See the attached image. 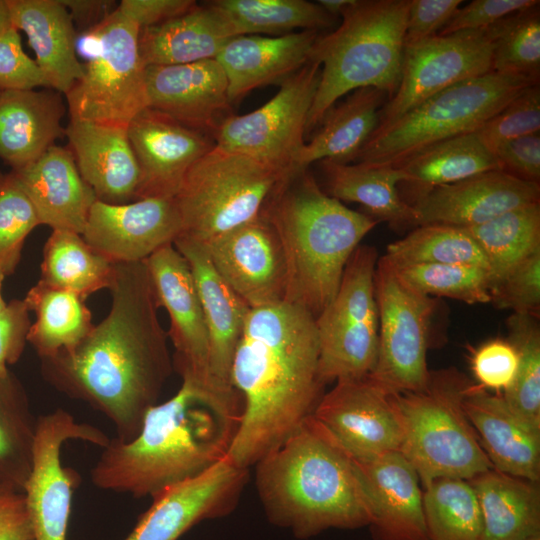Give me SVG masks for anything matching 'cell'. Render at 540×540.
Listing matches in <instances>:
<instances>
[{
	"instance_id": "6da1fadb",
	"label": "cell",
	"mask_w": 540,
	"mask_h": 540,
	"mask_svg": "<svg viewBox=\"0 0 540 540\" xmlns=\"http://www.w3.org/2000/svg\"><path fill=\"white\" fill-rule=\"evenodd\" d=\"M108 315L72 349L41 359L44 379L87 403L128 441L158 404L173 369L167 332L145 261L114 264Z\"/></svg>"
},
{
	"instance_id": "7a4b0ae2",
	"label": "cell",
	"mask_w": 540,
	"mask_h": 540,
	"mask_svg": "<svg viewBox=\"0 0 540 540\" xmlns=\"http://www.w3.org/2000/svg\"><path fill=\"white\" fill-rule=\"evenodd\" d=\"M318 362L312 314L286 302L250 310L231 369L242 400L234 464L254 466L312 415L324 387Z\"/></svg>"
},
{
	"instance_id": "3957f363",
	"label": "cell",
	"mask_w": 540,
	"mask_h": 540,
	"mask_svg": "<svg viewBox=\"0 0 540 540\" xmlns=\"http://www.w3.org/2000/svg\"><path fill=\"white\" fill-rule=\"evenodd\" d=\"M241 414L240 398L182 383L174 396L147 411L133 439L110 438L90 480L100 490L153 498L227 456Z\"/></svg>"
},
{
	"instance_id": "277c9868",
	"label": "cell",
	"mask_w": 540,
	"mask_h": 540,
	"mask_svg": "<svg viewBox=\"0 0 540 540\" xmlns=\"http://www.w3.org/2000/svg\"><path fill=\"white\" fill-rule=\"evenodd\" d=\"M269 521L305 539L368 526L366 493L354 460L310 415L255 465Z\"/></svg>"
},
{
	"instance_id": "5b68a950",
	"label": "cell",
	"mask_w": 540,
	"mask_h": 540,
	"mask_svg": "<svg viewBox=\"0 0 540 540\" xmlns=\"http://www.w3.org/2000/svg\"><path fill=\"white\" fill-rule=\"evenodd\" d=\"M263 214L284 253V302L316 318L336 295L348 260L378 221L328 195L308 169L290 174Z\"/></svg>"
},
{
	"instance_id": "8992f818",
	"label": "cell",
	"mask_w": 540,
	"mask_h": 540,
	"mask_svg": "<svg viewBox=\"0 0 540 540\" xmlns=\"http://www.w3.org/2000/svg\"><path fill=\"white\" fill-rule=\"evenodd\" d=\"M409 0H354L334 31L317 37L310 60L320 81L305 134L344 95L373 87L390 99L398 89L405 49Z\"/></svg>"
},
{
	"instance_id": "52a82bcc",
	"label": "cell",
	"mask_w": 540,
	"mask_h": 540,
	"mask_svg": "<svg viewBox=\"0 0 540 540\" xmlns=\"http://www.w3.org/2000/svg\"><path fill=\"white\" fill-rule=\"evenodd\" d=\"M470 383L452 367L430 371L423 390L395 394L403 426L399 452L422 488L439 478L468 481L493 468L463 408Z\"/></svg>"
},
{
	"instance_id": "ba28073f",
	"label": "cell",
	"mask_w": 540,
	"mask_h": 540,
	"mask_svg": "<svg viewBox=\"0 0 540 540\" xmlns=\"http://www.w3.org/2000/svg\"><path fill=\"white\" fill-rule=\"evenodd\" d=\"M537 83L538 79L524 75L494 71L456 83L373 132L354 161L395 166L437 142L475 132Z\"/></svg>"
},
{
	"instance_id": "9c48e42d",
	"label": "cell",
	"mask_w": 540,
	"mask_h": 540,
	"mask_svg": "<svg viewBox=\"0 0 540 540\" xmlns=\"http://www.w3.org/2000/svg\"><path fill=\"white\" fill-rule=\"evenodd\" d=\"M289 175L215 145L190 168L174 197L179 236L206 243L255 219Z\"/></svg>"
},
{
	"instance_id": "30bf717a",
	"label": "cell",
	"mask_w": 540,
	"mask_h": 540,
	"mask_svg": "<svg viewBox=\"0 0 540 540\" xmlns=\"http://www.w3.org/2000/svg\"><path fill=\"white\" fill-rule=\"evenodd\" d=\"M139 33L118 8L85 32L87 61L65 94L70 118L127 128L148 108Z\"/></svg>"
},
{
	"instance_id": "8fae6325",
	"label": "cell",
	"mask_w": 540,
	"mask_h": 540,
	"mask_svg": "<svg viewBox=\"0 0 540 540\" xmlns=\"http://www.w3.org/2000/svg\"><path fill=\"white\" fill-rule=\"evenodd\" d=\"M374 246L359 245L348 260L332 301L315 318L318 373L323 385L371 374L378 354Z\"/></svg>"
},
{
	"instance_id": "7c38bea8",
	"label": "cell",
	"mask_w": 540,
	"mask_h": 540,
	"mask_svg": "<svg viewBox=\"0 0 540 540\" xmlns=\"http://www.w3.org/2000/svg\"><path fill=\"white\" fill-rule=\"evenodd\" d=\"M374 291L379 343L369 375L391 393L423 390L430 377L427 351L435 302L407 287L384 256L377 261Z\"/></svg>"
},
{
	"instance_id": "4fadbf2b",
	"label": "cell",
	"mask_w": 540,
	"mask_h": 540,
	"mask_svg": "<svg viewBox=\"0 0 540 540\" xmlns=\"http://www.w3.org/2000/svg\"><path fill=\"white\" fill-rule=\"evenodd\" d=\"M320 73V65L308 61L281 82L279 91L264 105L244 115L227 117L213 134L215 145L291 174L305 144Z\"/></svg>"
},
{
	"instance_id": "5bb4252c",
	"label": "cell",
	"mask_w": 540,
	"mask_h": 540,
	"mask_svg": "<svg viewBox=\"0 0 540 540\" xmlns=\"http://www.w3.org/2000/svg\"><path fill=\"white\" fill-rule=\"evenodd\" d=\"M69 440L103 448L110 438L62 408L38 416L31 470L23 489L34 540H67L72 495L80 481L75 470L62 465V445Z\"/></svg>"
},
{
	"instance_id": "9a60e30c",
	"label": "cell",
	"mask_w": 540,
	"mask_h": 540,
	"mask_svg": "<svg viewBox=\"0 0 540 540\" xmlns=\"http://www.w3.org/2000/svg\"><path fill=\"white\" fill-rule=\"evenodd\" d=\"M492 55L490 27L435 35L405 47L398 89L383 105L375 131L386 128L438 92L491 72Z\"/></svg>"
},
{
	"instance_id": "2e32d148",
	"label": "cell",
	"mask_w": 540,
	"mask_h": 540,
	"mask_svg": "<svg viewBox=\"0 0 540 540\" xmlns=\"http://www.w3.org/2000/svg\"><path fill=\"white\" fill-rule=\"evenodd\" d=\"M312 417L355 460L399 451L402 419L395 393L370 375L343 379L323 394Z\"/></svg>"
},
{
	"instance_id": "e0dca14e",
	"label": "cell",
	"mask_w": 540,
	"mask_h": 540,
	"mask_svg": "<svg viewBox=\"0 0 540 540\" xmlns=\"http://www.w3.org/2000/svg\"><path fill=\"white\" fill-rule=\"evenodd\" d=\"M160 307L168 313V338L174 347L173 369L182 383L226 396L213 386L209 370V338L198 289L187 260L167 244L145 260ZM239 397V396H238Z\"/></svg>"
},
{
	"instance_id": "ac0fdd59",
	"label": "cell",
	"mask_w": 540,
	"mask_h": 540,
	"mask_svg": "<svg viewBox=\"0 0 540 540\" xmlns=\"http://www.w3.org/2000/svg\"><path fill=\"white\" fill-rule=\"evenodd\" d=\"M202 244L218 275L251 309L284 302V253L263 212Z\"/></svg>"
},
{
	"instance_id": "d6986e66",
	"label": "cell",
	"mask_w": 540,
	"mask_h": 540,
	"mask_svg": "<svg viewBox=\"0 0 540 540\" xmlns=\"http://www.w3.org/2000/svg\"><path fill=\"white\" fill-rule=\"evenodd\" d=\"M247 475L248 469L225 456L204 473L154 496L124 540H178L199 522L230 513Z\"/></svg>"
},
{
	"instance_id": "ffe728a7",
	"label": "cell",
	"mask_w": 540,
	"mask_h": 540,
	"mask_svg": "<svg viewBox=\"0 0 540 540\" xmlns=\"http://www.w3.org/2000/svg\"><path fill=\"white\" fill-rule=\"evenodd\" d=\"M181 233L174 198H145L126 204L96 200L82 232L84 241L113 264L148 259Z\"/></svg>"
},
{
	"instance_id": "44dd1931",
	"label": "cell",
	"mask_w": 540,
	"mask_h": 540,
	"mask_svg": "<svg viewBox=\"0 0 540 540\" xmlns=\"http://www.w3.org/2000/svg\"><path fill=\"white\" fill-rule=\"evenodd\" d=\"M127 132L140 171L136 200L174 198L190 168L215 146L211 135L151 108Z\"/></svg>"
},
{
	"instance_id": "7402d4cb",
	"label": "cell",
	"mask_w": 540,
	"mask_h": 540,
	"mask_svg": "<svg viewBox=\"0 0 540 540\" xmlns=\"http://www.w3.org/2000/svg\"><path fill=\"white\" fill-rule=\"evenodd\" d=\"M535 203H540V183L491 170L434 188L410 205L415 227L428 224L471 227Z\"/></svg>"
},
{
	"instance_id": "603a6c76",
	"label": "cell",
	"mask_w": 540,
	"mask_h": 540,
	"mask_svg": "<svg viewBox=\"0 0 540 540\" xmlns=\"http://www.w3.org/2000/svg\"><path fill=\"white\" fill-rule=\"evenodd\" d=\"M148 108L213 137L230 115L228 83L216 59L145 67Z\"/></svg>"
},
{
	"instance_id": "cb8c5ba5",
	"label": "cell",
	"mask_w": 540,
	"mask_h": 540,
	"mask_svg": "<svg viewBox=\"0 0 540 540\" xmlns=\"http://www.w3.org/2000/svg\"><path fill=\"white\" fill-rule=\"evenodd\" d=\"M353 460L366 493L373 539L429 540L420 479L402 453Z\"/></svg>"
},
{
	"instance_id": "d4e9b609",
	"label": "cell",
	"mask_w": 540,
	"mask_h": 540,
	"mask_svg": "<svg viewBox=\"0 0 540 540\" xmlns=\"http://www.w3.org/2000/svg\"><path fill=\"white\" fill-rule=\"evenodd\" d=\"M173 245L187 260L200 296L209 338L212 384L223 395L238 396L231 382V369L251 308L218 275L204 244L178 236Z\"/></svg>"
},
{
	"instance_id": "484cf974",
	"label": "cell",
	"mask_w": 540,
	"mask_h": 540,
	"mask_svg": "<svg viewBox=\"0 0 540 540\" xmlns=\"http://www.w3.org/2000/svg\"><path fill=\"white\" fill-rule=\"evenodd\" d=\"M463 408L492 467L502 473L539 482L540 431L529 426L507 405L472 382Z\"/></svg>"
},
{
	"instance_id": "4316f807",
	"label": "cell",
	"mask_w": 540,
	"mask_h": 540,
	"mask_svg": "<svg viewBox=\"0 0 540 540\" xmlns=\"http://www.w3.org/2000/svg\"><path fill=\"white\" fill-rule=\"evenodd\" d=\"M65 135L98 200L115 205L136 200L140 171L127 128L70 118Z\"/></svg>"
},
{
	"instance_id": "83f0119b",
	"label": "cell",
	"mask_w": 540,
	"mask_h": 540,
	"mask_svg": "<svg viewBox=\"0 0 540 540\" xmlns=\"http://www.w3.org/2000/svg\"><path fill=\"white\" fill-rule=\"evenodd\" d=\"M11 172L30 199L40 224L82 234L97 197L80 175L69 148L54 144L34 162Z\"/></svg>"
},
{
	"instance_id": "f1b7e54d",
	"label": "cell",
	"mask_w": 540,
	"mask_h": 540,
	"mask_svg": "<svg viewBox=\"0 0 540 540\" xmlns=\"http://www.w3.org/2000/svg\"><path fill=\"white\" fill-rule=\"evenodd\" d=\"M319 31L302 30L279 36L243 35L230 39L216 60L227 78L230 102L251 90L281 83L309 60Z\"/></svg>"
},
{
	"instance_id": "f546056e",
	"label": "cell",
	"mask_w": 540,
	"mask_h": 540,
	"mask_svg": "<svg viewBox=\"0 0 540 540\" xmlns=\"http://www.w3.org/2000/svg\"><path fill=\"white\" fill-rule=\"evenodd\" d=\"M65 111L55 90L1 91L0 158L12 170L34 162L65 134Z\"/></svg>"
},
{
	"instance_id": "4dcf8cb0",
	"label": "cell",
	"mask_w": 540,
	"mask_h": 540,
	"mask_svg": "<svg viewBox=\"0 0 540 540\" xmlns=\"http://www.w3.org/2000/svg\"><path fill=\"white\" fill-rule=\"evenodd\" d=\"M8 4L13 26L26 34L49 88L66 94L83 72L70 13L60 0H8Z\"/></svg>"
},
{
	"instance_id": "1f68e13d",
	"label": "cell",
	"mask_w": 540,
	"mask_h": 540,
	"mask_svg": "<svg viewBox=\"0 0 540 540\" xmlns=\"http://www.w3.org/2000/svg\"><path fill=\"white\" fill-rule=\"evenodd\" d=\"M386 97L387 94L377 88L365 87L335 103L323 116L312 139L302 146L292 173L306 170L316 161H354L377 128Z\"/></svg>"
},
{
	"instance_id": "d6a6232c",
	"label": "cell",
	"mask_w": 540,
	"mask_h": 540,
	"mask_svg": "<svg viewBox=\"0 0 540 540\" xmlns=\"http://www.w3.org/2000/svg\"><path fill=\"white\" fill-rule=\"evenodd\" d=\"M325 192L331 197L362 205L368 216L387 222L393 229L415 228L413 208L402 197L399 185L405 176L396 167L322 160Z\"/></svg>"
},
{
	"instance_id": "836d02e7",
	"label": "cell",
	"mask_w": 540,
	"mask_h": 540,
	"mask_svg": "<svg viewBox=\"0 0 540 540\" xmlns=\"http://www.w3.org/2000/svg\"><path fill=\"white\" fill-rule=\"evenodd\" d=\"M481 511L480 540H529L540 537L538 482L491 468L468 480Z\"/></svg>"
},
{
	"instance_id": "e575fe53",
	"label": "cell",
	"mask_w": 540,
	"mask_h": 540,
	"mask_svg": "<svg viewBox=\"0 0 540 540\" xmlns=\"http://www.w3.org/2000/svg\"><path fill=\"white\" fill-rule=\"evenodd\" d=\"M234 38L224 20L208 5L159 25L140 29L139 52L145 67L216 59Z\"/></svg>"
},
{
	"instance_id": "d590c367",
	"label": "cell",
	"mask_w": 540,
	"mask_h": 540,
	"mask_svg": "<svg viewBox=\"0 0 540 540\" xmlns=\"http://www.w3.org/2000/svg\"><path fill=\"white\" fill-rule=\"evenodd\" d=\"M393 167L405 176L401 184L409 187L408 204L434 188L483 172L501 170L496 157L476 132L437 142Z\"/></svg>"
},
{
	"instance_id": "8d00e7d4",
	"label": "cell",
	"mask_w": 540,
	"mask_h": 540,
	"mask_svg": "<svg viewBox=\"0 0 540 540\" xmlns=\"http://www.w3.org/2000/svg\"><path fill=\"white\" fill-rule=\"evenodd\" d=\"M36 320L27 336L40 359L75 347L94 327L85 299L40 280L23 299Z\"/></svg>"
},
{
	"instance_id": "74e56055",
	"label": "cell",
	"mask_w": 540,
	"mask_h": 540,
	"mask_svg": "<svg viewBox=\"0 0 540 540\" xmlns=\"http://www.w3.org/2000/svg\"><path fill=\"white\" fill-rule=\"evenodd\" d=\"M206 4L224 20L233 37L279 36L297 28L319 31L331 27L336 19L318 3L306 0H214Z\"/></svg>"
},
{
	"instance_id": "f35d334b",
	"label": "cell",
	"mask_w": 540,
	"mask_h": 540,
	"mask_svg": "<svg viewBox=\"0 0 540 540\" xmlns=\"http://www.w3.org/2000/svg\"><path fill=\"white\" fill-rule=\"evenodd\" d=\"M114 264L92 249L81 234L52 230L43 249L40 281L86 298L109 288Z\"/></svg>"
},
{
	"instance_id": "ab89813d",
	"label": "cell",
	"mask_w": 540,
	"mask_h": 540,
	"mask_svg": "<svg viewBox=\"0 0 540 540\" xmlns=\"http://www.w3.org/2000/svg\"><path fill=\"white\" fill-rule=\"evenodd\" d=\"M38 417L25 389L9 371L0 376V488L23 492L32 464Z\"/></svg>"
},
{
	"instance_id": "60d3db41",
	"label": "cell",
	"mask_w": 540,
	"mask_h": 540,
	"mask_svg": "<svg viewBox=\"0 0 540 540\" xmlns=\"http://www.w3.org/2000/svg\"><path fill=\"white\" fill-rule=\"evenodd\" d=\"M464 228L484 254L491 290L508 271L540 249V203L518 207Z\"/></svg>"
},
{
	"instance_id": "b9f144b4",
	"label": "cell",
	"mask_w": 540,
	"mask_h": 540,
	"mask_svg": "<svg viewBox=\"0 0 540 540\" xmlns=\"http://www.w3.org/2000/svg\"><path fill=\"white\" fill-rule=\"evenodd\" d=\"M385 259L394 267L417 264L488 265L477 242L464 227L428 224L415 227L387 246Z\"/></svg>"
},
{
	"instance_id": "7bdbcfd3",
	"label": "cell",
	"mask_w": 540,
	"mask_h": 540,
	"mask_svg": "<svg viewBox=\"0 0 540 540\" xmlns=\"http://www.w3.org/2000/svg\"><path fill=\"white\" fill-rule=\"evenodd\" d=\"M423 511L429 540H480L482 517L467 480L439 478L423 488Z\"/></svg>"
},
{
	"instance_id": "ee69618b",
	"label": "cell",
	"mask_w": 540,
	"mask_h": 540,
	"mask_svg": "<svg viewBox=\"0 0 540 540\" xmlns=\"http://www.w3.org/2000/svg\"><path fill=\"white\" fill-rule=\"evenodd\" d=\"M538 318L513 313L507 319L508 340L515 347L518 365L503 398L510 409L540 431V327Z\"/></svg>"
},
{
	"instance_id": "f6af8a7d",
	"label": "cell",
	"mask_w": 540,
	"mask_h": 540,
	"mask_svg": "<svg viewBox=\"0 0 540 540\" xmlns=\"http://www.w3.org/2000/svg\"><path fill=\"white\" fill-rule=\"evenodd\" d=\"M493 36L492 71L539 80V5L511 14L490 26Z\"/></svg>"
},
{
	"instance_id": "bcb514c9",
	"label": "cell",
	"mask_w": 540,
	"mask_h": 540,
	"mask_svg": "<svg viewBox=\"0 0 540 540\" xmlns=\"http://www.w3.org/2000/svg\"><path fill=\"white\" fill-rule=\"evenodd\" d=\"M393 268L407 287L424 296L447 297L467 304L491 301L489 274L484 268L460 264H417Z\"/></svg>"
},
{
	"instance_id": "7dc6e473",
	"label": "cell",
	"mask_w": 540,
	"mask_h": 540,
	"mask_svg": "<svg viewBox=\"0 0 540 540\" xmlns=\"http://www.w3.org/2000/svg\"><path fill=\"white\" fill-rule=\"evenodd\" d=\"M40 225L37 213L12 172L0 173V268L16 269L26 237Z\"/></svg>"
},
{
	"instance_id": "c3c4849f",
	"label": "cell",
	"mask_w": 540,
	"mask_h": 540,
	"mask_svg": "<svg viewBox=\"0 0 540 540\" xmlns=\"http://www.w3.org/2000/svg\"><path fill=\"white\" fill-rule=\"evenodd\" d=\"M540 131V85L527 87L477 131L492 152L498 145Z\"/></svg>"
},
{
	"instance_id": "681fc988",
	"label": "cell",
	"mask_w": 540,
	"mask_h": 540,
	"mask_svg": "<svg viewBox=\"0 0 540 540\" xmlns=\"http://www.w3.org/2000/svg\"><path fill=\"white\" fill-rule=\"evenodd\" d=\"M491 301L498 309L539 317L540 249L508 271L490 290Z\"/></svg>"
},
{
	"instance_id": "f907efd6",
	"label": "cell",
	"mask_w": 540,
	"mask_h": 540,
	"mask_svg": "<svg viewBox=\"0 0 540 540\" xmlns=\"http://www.w3.org/2000/svg\"><path fill=\"white\" fill-rule=\"evenodd\" d=\"M37 87L49 85L36 61L24 52L18 30L12 27L0 35V90Z\"/></svg>"
},
{
	"instance_id": "816d5d0a",
	"label": "cell",
	"mask_w": 540,
	"mask_h": 540,
	"mask_svg": "<svg viewBox=\"0 0 540 540\" xmlns=\"http://www.w3.org/2000/svg\"><path fill=\"white\" fill-rule=\"evenodd\" d=\"M471 369L483 388L506 390L515 376L518 355L506 339L489 340L471 354Z\"/></svg>"
},
{
	"instance_id": "f5cc1de1",
	"label": "cell",
	"mask_w": 540,
	"mask_h": 540,
	"mask_svg": "<svg viewBox=\"0 0 540 540\" xmlns=\"http://www.w3.org/2000/svg\"><path fill=\"white\" fill-rule=\"evenodd\" d=\"M538 0H474L459 7L437 35L488 28L516 12L539 5Z\"/></svg>"
},
{
	"instance_id": "db71d44e",
	"label": "cell",
	"mask_w": 540,
	"mask_h": 540,
	"mask_svg": "<svg viewBox=\"0 0 540 540\" xmlns=\"http://www.w3.org/2000/svg\"><path fill=\"white\" fill-rule=\"evenodd\" d=\"M462 3V0H409L405 47L437 35Z\"/></svg>"
},
{
	"instance_id": "11a10c76",
	"label": "cell",
	"mask_w": 540,
	"mask_h": 540,
	"mask_svg": "<svg viewBox=\"0 0 540 540\" xmlns=\"http://www.w3.org/2000/svg\"><path fill=\"white\" fill-rule=\"evenodd\" d=\"M492 153L502 171L526 182L540 183L539 133L506 141Z\"/></svg>"
},
{
	"instance_id": "9f6ffc18",
	"label": "cell",
	"mask_w": 540,
	"mask_h": 540,
	"mask_svg": "<svg viewBox=\"0 0 540 540\" xmlns=\"http://www.w3.org/2000/svg\"><path fill=\"white\" fill-rule=\"evenodd\" d=\"M25 301L14 299L0 314V376L9 373L8 365L21 357L31 327Z\"/></svg>"
},
{
	"instance_id": "6f0895ef",
	"label": "cell",
	"mask_w": 540,
	"mask_h": 540,
	"mask_svg": "<svg viewBox=\"0 0 540 540\" xmlns=\"http://www.w3.org/2000/svg\"><path fill=\"white\" fill-rule=\"evenodd\" d=\"M196 5L192 0H122L117 8L142 29L181 16Z\"/></svg>"
},
{
	"instance_id": "680465c9",
	"label": "cell",
	"mask_w": 540,
	"mask_h": 540,
	"mask_svg": "<svg viewBox=\"0 0 540 540\" xmlns=\"http://www.w3.org/2000/svg\"><path fill=\"white\" fill-rule=\"evenodd\" d=\"M0 540H34L23 492L0 488Z\"/></svg>"
},
{
	"instance_id": "91938a15",
	"label": "cell",
	"mask_w": 540,
	"mask_h": 540,
	"mask_svg": "<svg viewBox=\"0 0 540 540\" xmlns=\"http://www.w3.org/2000/svg\"><path fill=\"white\" fill-rule=\"evenodd\" d=\"M71 15L73 22L87 30L100 23L110 12L112 1L60 0Z\"/></svg>"
},
{
	"instance_id": "94428289",
	"label": "cell",
	"mask_w": 540,
	"mask_h": 540,
	"mask_svg": "<svg viewBox=\"0 0 540 540\" xmlns=\"http://www.w3.org/2000/svg\"><path fill=\"white\" fill-rule=\"evenodd\" d=\"M354 0H319L317 3L331 16L338 17L353 3Z\"/></svg>"
},
{
	"instance_id": "6125c7cd",
	"label": "cell",
	"mask_w": 540,
	"mask_h": 540,
	"mask_svg": "<svg viewBox=\"0 0 540 540\" xmlns=\"http://www.w3.org/2000/svg\"><path fill=\"white\" fill-rule=\"evenodd\" d=\"M14 27L8 0H0V35Z\"/></svg>"
},
{
	"instance_id": "be15d7a7",
	"label": "cell",
	"mask_w": 540,
	"mask_h": 540,
	"mask_svg": "<svg viewBox=\"0 0 540 540\" xmlns=\"http://www.w3.org/2000/svg\"><path fill=\"white\" fill-rule=\"evenodd\" d=\"M5 278H6V275L0 268V314L4 311V309L7 306V303L4 301L3 296H2V286H3V281Z\"/></svg>"
},
{
	"instance_id": "e7e4bbea",
	"label": "cell",
	"mask_w": 540,
	"mask_h": 540,
	"mask_svg": "<svg viewBox=\"0 0 540 540\" xmlns=\"http://www.w3.org/2000/svg\"><path fill=\"white\" fill-rule=\"evenodd\" d=\"M529 540H540V537H535V538H532V539H529Z\"/></svg>"
},
{
	"instance_id": "03108f58",
	"label": "cell",
	"mask_w": 540,
	"mask_h": 540,
	"mask_svg": "<svg viewBox=\"0 0 540 540\" xmlns=\"http://www.w3.org/2000/svg\"><path fill=\"white\" fill-rule=\"evenodd\" d=\"M0 93H1V90H0Z\"/></svg>"
}]
</instances>
